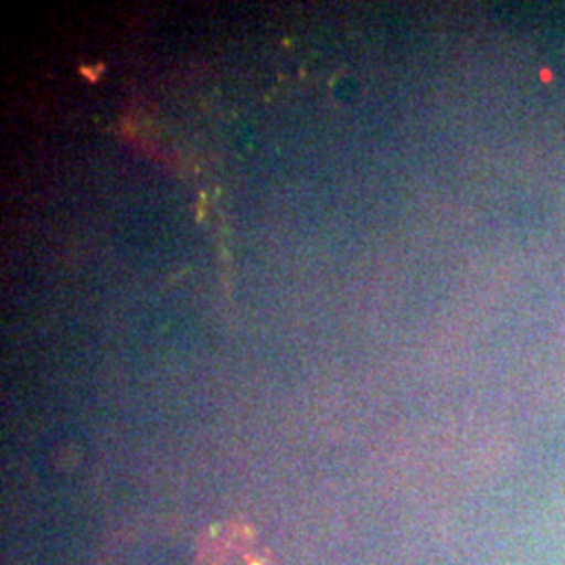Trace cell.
<instances>
[{
	"label": "cell",
	"instance_id": "6da1fadb",
	"mask_svg": "<svg viewBox=\"0 0 565 565\" xmlns=\"http://www.w3.org/2000/svg\"><path fill=\"white\" fill-rule=\"evenodd\" d=\"M195 565H275L256 534L239 524L214 525L205 532Z\"/></svg>",
	"mask_w": 565,
	"mask_h": 565
}]
</instances>
